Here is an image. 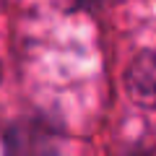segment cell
Instances as JSON below:
<instances>
[{
    "label": "cell",
    "mask_w": 156,
    "mask_h": 156,
    "mask_svg": "<svg viewBox=\"0 0 156 156\" xmlns=\"http://www.w3.org/2000/svg\"><path fill=\"white\" fill-rule=\"evenodd\" d=\"M81 3H91V0H81Z\"/></svg>",
    "instance_id": "obj_2"
},
{
    "label": "cell",
    "mask_w": 156,
    "mask_h": 156,
    "mask_svg": "<svg viewBox=\"0 0 156 156\" xmlns=\"http://www.w3.org/2000/svg\"><path fill=\"white\" fill-rule=\"evenodd\" d=\"M128 94L140 107L156 109V50H146L133 60L125 76Z\"/></svg>",
    "instance_id": "obj_1"
}]
</instances>
